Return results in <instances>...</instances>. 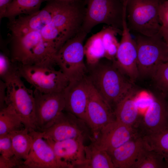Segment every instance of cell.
Segmentation results:
<instances>
[{
  "label": "cell",
  "instance_id": "obj_37",
  "mask_svg": "<svg viewBox=\"0 0 168 168\" xmlns=\"http://www.w3.org/2000/svg\"></svg>",
  "mask_w": 168,
  "mask_h": 168
},
{
  "label": "cell",
  "instance_id": "obj_21",
  "mask_svg": "<svg viewBox=\"0 0 168 168\" xmlns=\"http://www.w3.org/2000/svg\"><path fill=\"white\" fill-rule=\"evenodd\" d=\"M142 137L146 147L162 158L168 168V128Z\"/></svg>",
  "mask_w": 168,
  "mask_h": 168
},
{
  "label": "cell",
  "instance_id": "obj_11",
  "mask_svg": "<svg viewBox=\"0 0 168 168\" xmlns=\"http://www.w3.org/2000/svg\"><path fill=\"white\" fill-rule=\"evenodd\" d=\"M89 81L88 100L84 121L90 129L92 139L97 137L103 128L115 119L111 105Z\"/></svg>",
  "mask_w": 168,
  "mask_h": 168
},
{
  "label": "cell",
  "instance_id": "obj_2",
  "mask_svg": "<svg viewBox=\"0 0 168 168\" xmlns=\"http://www.w3.org/2000/svg\"><path fill=\"white\" fill-rule=\"evenodd\" d=\"M86 76L95 89L111 105H116L133 89L132 82L125 78L113 63L102 62L88 66Z\"/></svg>",
  "mask_w": 168,
  "mask_h": 168
},
{
  "label": "cell",
  "instance_id": "obj_8",
  "mask_svg": "<svg viewBox=\"0 0 168 168\" xmlns=\"http://www.w3.org/2000/svg\"><path fill=\"white\" fill-rule=\"evenodd\" d=\"M18 72L35 89L44 93L63 92L70 81L60 69L54 66L18 64Z\"/></svg>",
  "mask_w": 168,
  "mask_h": 168
},
{
  "label": "cell",
  "instance_id": "obj_14",
  "mask_svg": "<svg viewBox=\"0 0 168 168\" xmlns=\"http://www.w3.org/2000/svg\"><path fill=\"white\" fill-rule=\"evenodd\" d=\"M138 136L134 127L115 120L103 128L91 140L98 148L109 153Z\"/></svg>",
  "mask_w": 168,
  "mask_h": 168
},
{
  "label": "cell",
  "instance_id": "obj_30",
  "mask_svg": "<svg viewBox=\"0 0 168 168\" xmlns=\"http://www.w3.org/2000/svg\"><path fill=\"white\" fill-rule=\"evenodd\" d=\"M0 153L1 156L7 158L14 155L12 141L9 134L0 136Z\"/></svg>",
  "mask_w": 168,
  "mask_h": 168
},
{
  "label": "cell",
  "instance_id": "obj_29",
  "mask_svg": "<svg viewBox=\"0 0 168 168\" xmlns=\"http://www.w3.org/2000/svg\"><path fill=\"white\" fill-rule=\"evenodd\" d=\"M155 98L146 91H142L135 94V101L139 112L144 110L146 111L154 101Z\"/></svg>",
  "mask_w": 168,
  "mask_h": 168
},
{
  "label": "cell",
  "instance_id": "obj_23",
  "mask_svg": "<svg viewBox=\"0 0 168 168\" xmlns=\"http://www.w3.org/2000/svg\"><path fill=\"white\" fill-rule=\"evenodd\" d=\"M101 35V30L91 36L84 44L85 56L87 66L94 65L105 57V51Z\"/></svg>",
  "mask_w": 168,
  "mask_h": 168
},
{
  "label": "cell",
  "instance_id": "obj_31",
  "mask_svg": "<svg viewBox=\"0 0 168 168\" xmlns=\"http://www.w3.org/2000/svg\"><path fill=\"white\" fill-rule=\"evenodd\" d=\"M23 161L18 159L14 156L7 158L0 156V168H23Z\"/></svg>",
  "mask_w": 168,
  "mask_h": 168
},
{
  "label": "cell",
  "instance_id": "obj_12",
  "mask_svg": "<svg viewBox=\"0 0 168 168\" xmlns=\"http://www.w3.org/2000/svg\"><path fill=\"white\" fill-rule=\"evenodd\" d=\"M29 132L32 143L28 156L23 161V168H71L58 158L39 131L32 130Z\"/></svg>",
  "mask_w": 168,
  "mask_h": 168
},
{
  "label": "cell",
  "instance_id": "obj_18",
  "mask_svg": "<svg viewBox=\"0 0 168 168\" xmlns=\"http://www.w3.org/2000/svg\"><path fill=\"white\" fill-rule=\"evenodd\" d=\"M162 93L155 97L145 111L142 121L145 134L157 133L168 128V105Z\"/></svg>",
  "mask_w": 168,
  "mask_h": 168
},
{
  "label": "cell",
  "instance_id": "obj_33",
  "mask_svg": "<svg viewBox=\"0 0 168 168\" xmlns=\"http://www.w3.org/2000/svg\"><path fill=\"white\" fill-rule=\"evenodd\" d=\"M6 85L5 82L0 80V109H2L7 106L6 104Z\"/></svg>",
  "mask_w": 168,
  "mask_h": 168
},
{
  "label": "cell",
  "instance_id": "obj_27",
  "mask_svg": "<svg viewBox=\"0 0 168 168\" xmlns=\"http://www.w3.org/2000/svg\"><path fill=\"white\" fill-rule=\"evenodd\" d=\"M152 77L161 93L168 96V61L159 65Z\"/></svg>",
  "mask_w": 168,
  "mask_h": 168
},
{
  "label": "cell",
  "instance_id": "obj_4",
  "mask_svg": "<svg viewBox=\"0 0 168 168\" xmlns=\"http://www.w3.org/2000/svg\"><path fill=\"white\" fill-rule=\"evenodd\" d=\"M18 72L4 81L6 85V104L10 105L29 131H37L34 91L27 88Z\"/></svg>",
  "mask_w": 168,
  "mask_h": 168
},
{
  "label": "cell",
  "instance_id": "obj_5",
  "mask_svg": "<svg viewBox=\"0 0 168 168\" xmlns=\"http://www.w3.org/2000/svg\"><path fill=\"white\" fill-rule=\"evenodd\" d=\"M87 34L81 30L68 40L57 52L55 64L70 81L80 80L88 72L84 63V41Z\"/></svg>",
  "mask_w": 168,
  "mask_h": 168
},
{
  "label": "cell",
  "instance_id": "obj_28",
  "mask_svg": "<svg viewBox=\"0 0 168 168\" xmlns=\"http://www.w3.org/2000/svg\"><path fill=\"white\" fill-rule=\"evenodd\" d=\"M18 71V65L13 62L11 58L1 52L0 54V77L4 82Z\"/></svg>",
  "mask_w": 168,
  "mask_h": 168
},
{
  "label": "cell",
  "instance_id": "obj_25",
  "mask_svg": "<svg viewBox=\"0 0 168 168\" xmlns=\"http://www.w3.org/2000/svg\"><path fill=\"white\" fill-rule=\"evenodd\" d=\"M49 0H14L8 7L4 17L10 21L22 14L29 15L39 11L42 3Z\"/></svg>",
  "mask_w": 168,
  "mask_h": 168
},
{
  "label": "cell",
  "instance_id": "obj_35",
  "mask_svg": "<svg viewBox=\"0 0 168 168\" xmlns=\"http://www.w3.org/2000/svg\"><path fill=\"white\" fill-rule=\"evenodd\" d=\"M160 32L163 36L167 44H168V27H164L161 26Z\"/></svg>",
  "mask_w": 168,
  "mask_h": 168
},
{
  "label": "cell",
  "instance_id": "obj_17",
  "mask_svg": "<svg viewBox=\"0 0 168 168\" xmlns=\"http://www.w3.org/2000/svg\"><path fill=\"white\" fill-rule=\"evenodd\" d=\"M145 148L142 137L138 136L108 153L114 168H135Z\"/></svg>",
  "mask_w": 168,
  "mask_h": 168
},
{
  "label": "cell",
  "instance_id": "obj_16",
  "mask_svg": "<svg viewBox=\"0 0 168 168\" xmlns=\"http://www.w3.org/2000/svg\"><path fill=\"white\" fill-rule=\"evenodd\" d=\"M45 140L52 148L58 158L68 165L71 168H78L85 161V138H72L57 142Z\"/></svg>",
  "mask_w": 168,
  "mask_h": 168
},
{
  "label": "cell",
  "instance_id": "obj_6",
  "mask_svg": "<svg viewBox=\"0 0 168 168\" xmlns=\"http://www.w3.org/2000/svg\"><path fill=\"white\" fill-rule=\"evenodd\" d=\"M84 2L86 7L82 30L88 34L100 24L122 30L123 0H84Z\"/></svg>",
  "mask_w": 168,
  "mask_h": 168
},
{
  "label": "cell",
  "instance_id": "obj_9",
  "mask_svg": "<svg viewBox=\"0 0 168 168\" xmlns=\"http://www.w3.org/2000/svg\"><path fill=\"white\" fill-rule=\"evenodd\" d=\"M90 131L84 120L63 111L50 127L39 132L44 139L57 142L77 138L85 139L88 138L91 140Z\"/></svg>",
  "mask_w": 168,
  "mask_h": 168
},
{
  "label": "cell",
  "instance_id": "obj_26",
  "mask_svg": "<svg viewBox=\"0 0 168 168\" xmlns=\"http://www.w3.org/2000/svg\"><path fill=\"white\" fill-rule=\"evenodd\" d=\"M167 168L164 159L155 152L145 148L137 162L135 168Z\"/></svg>",
  "mask_w": 168,
  "mask_h": 168
},
{
  "label": "cell",
  "instance_id": "obj_20",
  "mask_svg": "<svg viewBox=\"0 0 168 168\" xmlns=\"http://www.w3.org/2000/svg\"><path fill=\"white\" fill-rule=\"evenodd\" d=\"M85 160L78 168H114L109 153L91 142L85 147Z\"/></svg>",
  "mask_w": 168,
  "mask_h": 168
},
{
  "label": "cell",
  "instance_id": "obj_10",
  "mask_svg": "<svg viewBox=\"0 0 168 168\" xmlns=\"http://www.w3.org/2000/svg\"><path fill=\"white\" fill-rule=\"evenodd\" d=\"M34 93L37 131L41 132L50 127L64 111V91L44 93L35 89Z\"/></svg>",
  "mask_w": 168,
  "mask_h": 168
},
{
  "label": "cell",
  "instance_id": "obj_34",
  "mask_svg": "<svg viewBox=\"0 0 168 168\" xmlns=\"http://www.w3.org/2000/svg\"><path fill=\"white\" fill-rule=\"evenodd\" d=\"M14 0H0V19L4 17L7 9Z\"/></svg>",
  "mask_w": 168,
  "mask_h": 168
},
{
  "label": "cell",
  "instance_id": "obj_32",
  "mask_svg": "<svg viewBox=\"0 0 168 168\" xmlns=\"http://www.w3.org/2000/svg\"><path fill=\"white\" fill-rule=\"evenodd\" d=\"M159 18L162 27H168V0H165L160 5Z\"/></svg>",
  "mask_w": 168,
  "mask_h": 168
},
{
  "label": "cell",
  "instance_id": "obj_7",
  "mask_svg": "<svg viewBox=\"0 0 168 168\" xmlns=\"http://www.w3.org/2000/svg\"><path fill=\"white\" fill-rule=\"evenodd\" d=\"M135 41L139 75L152 76L159 65L168 61V45L160 31L151 36L136 34Z\"/></svg>",
  "mask_w": 168,
  "mask_h": 168
},
{
  "label": "cell",
  "instance_id": "obj_15",
  "mask_svg": "<svg viewBox=\"0 0 168 168\" xmlns=\"http://www.w3.org/2000/svg\"><path fill=\"white\" fill-rule=\"evenodd\" d=\"M89 86V81L86 75L80 80L70 81L64 91L65 100L64 111L84 121L88 100Z\"/></svg>",
  "mask_w": 168,
  "mask_h": 168
},
{
  "label": "cell",
  "instance_id": "obj_36",
  "mask_svg": "<svg viewBox=\"0 0 168 168\" xmlns=\"http://www.w3.org/2000/svg\"><path fill=\"white\" fill-rule=\"evenodd\" d=\"M58 1L68 2H75L80 1L82 0H57Z\"/></svg>",
  "mask_w": 168,
  "mask_h": 168
},
{
  "label": "cell",
  "instance_id": "obj_1",
  "mask_svg": "<svg viewBox=\"0 0 168 168\" xmlns=\"http://www.w3.org/2000/svg\"><path fill=\"white\" fill-rule=\"evenodd\" d=\"M10 58L17 64L54 66L57 54L35 31L12 34Z\"/></svg>",
  "mask_w": 168,
  "mask_h": 168
},
{
  "label": "cell",
  "instance_id": "obj_22",
  "mask_svg": "<svg viewBox=\"0 0 168 168\" xmlns=\"http://www.w3.org/2000/svg\"><path fill=\"white\" fill-rule=\"evenodd\" d=\"M9 134L12 140L14 156L18 159L25 161L29 153L33 140L28 130L25 128Z\"/></svg>",
  "mask_w": 168,
  "mask_h": 168
},
{
  "label": "cell",
  "instance_id": "obj_24",
  "mask_svg": "<svg viewBox=\"0 0 168 168\" xmlns=\"http://www.w3.org/2000/svg\"><path fill=\"white\" fill-rule=\"evenodd\" d=\"M25 128L20 116L13 107L7 105L0 111V136Z\"/></svg>",
  "mask_w": 168,
  "mask_h": 168
},
{
  "label": "cell",
  "instance_id": "obj_3",
  "mask_svg": "<svg viewBox=\"0 0 168 168\" xmlns=\"http://www.w3.org/2000/svg\"><path fill=\"white\" fill-rule=\"evenodd\" d=\"M165 0H128L126 17L130 31L147 36L158 33L161 26L159 7Z\"/></svg>",
  "mask_w": 168,
  "mask_h": 168
},
{
  "label": "cell",
  "instance_id": "obj_13",
  "mask_svg": "<svg viewBox=\"0 0 168 168\" xmlns=\"http://www.w3.org/2000/svg\"><path fill=\"white\" fill-rule=\"evenodd\" d=\"M128 26L126 17H123L122 37L116 55L113 61L124 74L134 82L139 75L137 66V51L135 40L132 38Z\"/></svg>",
  "mask_w": 168,
  "mask_h": 168
},
{
  "label": "cell",
  "instance_id": "obj_19",
  "mask_svg": "<svg viewBox=\"0 0 168 168\" xmlns=\"http://www.w3.org/2000/svg\"><path fill=\"white\" fill-rule=\"evenodd\" d=\"M135 95L133 89L116 105L114 111L116 120L133 127L139 113L135 101Z\"/></svg>",
  "mask_w": 168,
  "mask_h": 168
}]
</instances>
